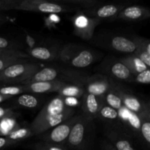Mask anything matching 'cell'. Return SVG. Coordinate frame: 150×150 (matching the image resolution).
Listing matches in <instances>:
<instances>
[{
	"instance_id": "obj_7",
	"label": "cell",
	"mask_w": 150,
	"mask_h": 150,
	"mask_svg": "<svg viewBox=\"0 0 150 150\" xmlns=\"http://www.w3.org/2000/svg\"><path fill=\"white\" fill-rule=\"evenodd\" d=\"M100 22L98 19L89 17L80 11L73 18L75 35L85 40H89Z\"/></svg>"
},
{
	"instance_id": "obj_22",
	"label": "cell",
	"mask_w": 150,
	"mask_h": 150,
	"mask_svg": "<svg viewBox=\"0 0 150 150\" xmlns=\"http://www.w3.org/2000/svg\"><path fill=\"white\" fill-rule=\"evenodd\" d=\"M110 72L114 77L120 80L130 81L133 79V76L125 64L120 62H114L110 67Z\"/></svg>"
},
{
	"instance_id": "obj_26",
	"label": "cell",
	"mask_w": 150,
	"mask_h": 150,
	"mask_svg": "<svg viewBox=\"0 0 150 150\" xmlns=\"http://www.w3.org/2000/svg\"><path fill=\"white\" fill-rule=\"evenodd\" d=\"M16 102L21 107L26 108H35L39 104L40 99L29 93H23L18 97Z\"/></svg>"
},
{
	"instance_id": "obj_33",
	"label": "cell",
	"mask_w": 150,
	"mask_h": 150,
	"mask_svg": "<svg viewBox=\"0 0 150 150\" xmlns=\"http://www.w3.org/2000/svg\"><path fill=\"white\" fill-rule=\"evenodd\" d=\"M134 80L138 83H142V84H149L150 83V70H144L142 73H139L138 75L135 76Z\"/></svg>"
},
{
	"instance_id": "obj_4",
	"label": "cell",
	"mask_w": 150,
	"mask_h": 150,
	"mask_svg": "<svg viewBox=\"0 0 150 150\" xmlns=\"http://www.w3.org/2000/svg\"><path fill=\"white\" fill-rule=\"evenodd\" d=\"M40 70L38 64L25 61L16 63L0 73V82L4 83H23Z\"/></svg>"
},
{
	"instance_id": "obj_5",
	"label": "cell",
	"mask_w": 150,
	"mask_h": 150,
	"mask_svg": "<svg viewBox=\"0 0 150 150\" xmlns=\"http://www.w3.org/2000/svg\"><path fill=\"white\" fill-rule=\"evenodd\" d=\"M14 10L57 14L69 12L71 8L66 4L46 0H16Z\"/></svg>"
},
{
	"instance_id": "obj_28",
	"label": "cell",
	"mask_w": 150,
	"mask_h": 150,
	"mask_svg": "<svg viewBox=\"0 0 150 150\" xmlns=\"http://www.w3.org/2000/svg\"><path fill=\"white\" fill-rule=\"evenodd\" d=\"M56 2L63 4H70V5H76L79 7H82L88 9H92L97 7V5L100 4L99 1L95 0H62V1H56Z\"/></svg>"
},
{
	"instance_id": "obj_36",
	"label": "cell",
	"mask_w": 150,
	"mask_h": 150,
	"mask_svg": "<svg viewBox=\"0 0 150 150\" xmlns=\"http://www.w3.org/2000/svg\"><path fill=\"white\" fill-rule=\"evenodd\" d=\"M16 144H17L9 140L6 137H0V150L5 149V148L9 147V146H15Z\"/></svg>"
},
{
	"instance_id": "obj_31",
	"label": "cell",
	"mask_w": 150,
	"mask_h": 150,
	"mask_svg": "<svg viewBox=\"0 0 150 150\" xmlns=\"http://www.w3.org/2000/svg\"><path fill=\"white\" fill-rule=\"evenodd\" d=\"M29 56L26 53L17 49H0V57H16L26 59Z\"/></svg>"
},
{
	"instance_id": "obj_1",
	"label": "cell",
	"mask_w": 150,
	"mask_h": 150,
	"mask_svg": "<svg viewBox=\"0 0 150 150\" xmlns=\"http://www.w3.org/2000/svg\"><path fill=\"white\" fill-rule=\"evenodd\" d=\"M73 108L67 106L61 96H56L40 110L30 126L34 136H40L75 116Z\"/></svg>"
},
{
	"instance_id": "obj_15",
	"label": "cell",
	"mask_w": 150,
	"mask_h": 150,
	"mask_svg": "<svg viewBox=\"0 0 150 150\" xmlns=\"http://www.w3.org/2000/svg\"><path fill=\"white\" fill-rule=\"evenodd\" d=\"M59 73L60 70L57 68L50 67H45L35 73L30 79L23 82L21 85L37 83V82H48L59 80L58 76L59 75Z\"/></svg>"
},
{
	"instance_id": "obj_24",
	"label": "cell",
	"mask_w": 150,
	"mask_h": 150,
	"mask_svg": "<svg viewBox=\"0 0 150 150\" xmlns=\"http://www.w3.org/2000/svg\"><path fill=\"white\" fill-rule=\"evenodd\" d=\"M150 111L149 106L139 115L140 119V133L148 145L150 143Z\"/></svg>"
},
{
	"instance_id": "obj_6",
	"label": "cell",
	"mask_w": 150,
	"mask_h": 150,
	"mask_svg": "<svg viewBox=\"0 0 150 150\" xmlns=\"http://www.w3.org/2000/svg\"><path fill=\"white\" fill-rule=\"evenodd\" d=\"M76 119L77 116H73L51 130L38 136V137L42 142L62 146V144H65Z\"/></svg>"
},
{
	"instance_id": "obj_16",
	"label": "cell",
	"mask_w": 150,
	"mask_h": 150,
	"mask_svg": "<svg viewBox=\"0 0 150 150\" xmlns=\"http://www.w3.org/2000/svg\"><path fill=\"white\" fill-rule=\"evenodd\" d=\"M111 46L115 51L125 54H133L136 50L133 40L121 36L114 37L111 40Z\"/></svg>"
},
{
	"instance_id": "obj_32",
	"label": "cell",
	"mask_w": 150,
	"mask_h": 150,
	"mask_svg": "<svg viewBox=\"0 0 150 150\" xmlns=\"http://www.w3.org/2000/svg\"><path fill=\"white\" fill-rule=\"evenodd\" d=\"M23 61H25V59L16 57H0V73L12 64Z\"/></svg>"
},
{
	"instance_id": "obj_10",
	"label": "cell",
	"mask_w": 150,
	"mask_h": 150,
	"mask_svg": "<svg viewBox=\"0 0 150 150\" xmlns=\"http://www.w3.org/2000/svg\"><path fill=\"white\" fill-rule=\"evenodd\" d=\"M123 9L122 4H106L100 7H95L92 9L81 10V12L89 17L98 19H108L117 18V15Z\"/></svg>"
},
{
	"instance_id": "obj_12",
	"label": "cell",
	"mask_w": 150,
	"mask_h": 150,
	"mask_svg": "<svg viewBox=\"0 0 150 150\" xmlns=\"http://www.w3.org/2000/svg\"><path fill=\"white\" fill-rule=\"evenodd\" d=\"M150 16V12L147 8L138 5L130 6L122 9L117 15V18L121 20L130 21H142L148 18Z\"/></svg>"
},
{
	"instance_id": "obj_27",
	"label": "cell",
	"mask_w": 150,
	"mask_h": 150,
	"mask_svg": "<svg viewBox=\"0 0 150 150\" xmlns=\"http://www.w3.org/2000/svg\"><path fill=\"white\" fill-rule=\"evenodd\" d=\"M97 117L108 121H115L120 118L118 111L107 105L105 103L101 106Z\"/></svg>"
},
{
	"instance_id": "obj_34",
	"label": "cell",
	"mask_w": 150,
	"mask_h": 150,
	"mask_svg": "<svg viewBox=\"0 0 150 150\" xmlns=\"http://www.w3.org/2000/svg\"><path fill=\"white\" fill-rule=\"evenodd\" d=\"M16 0H0V12L14 10Z\"/></svg>"
},
{
	"instance_id": "obj_13",
	"label": "cell",
	"mask_w": 150,
	"mask_h": 150,
	"mask_svg": "<svg viewBox=\"0 0 150 150\" xmlns=\"http://www.w3.org/2000/svg\"><path fill=\"white\" fill-rule=\"evenodd\" d=\"M114 87L120 94L125 108H127L128 111H131L133 114L138 116L140 115L148 107V105H144L134 95L127 93L125 90H122L120 87H117L116 86H114Z\"/></svg>"
},
{
	"instance_id": "obj_17",
	"label": "cell",
	"mask_w": 150,
	"mask_h": 150,
	"mask_svg": "<svg viewBox=\"0 0 150 150\" xmlns=\"http://www.w3.org/2000/svg\"><path fill=\"white\" fill-rule=\"evenodd\" d=\"M106 136L117 150H136L128 139L114 130H108Z\"/></svg>"
},
{
	"instance_id": "obj_23",
	"label": "cell",
	"mask_w": 150,
	"mask_h": 150,
	"mask_svg": "<svg viewBox=\"0 0 150 150\" xmlns=\"http://www.w3.org/2000/svg\"><path fill=\"white\" fill-rule=\"evenodd\" d=\"M21 127L14 114L0 120V136L6 137L15 130Z\"/></svg>"
},
{
	"instance_id": "obj_19",
	"label": "cell",
	"mask_w": 150,
	"mask_h": 150,
	"mask_svg": "<svg viewBox=\"0 0 150 150\" xmlns=\"http://www.w3.org/2000/svg\"><path fill=\"white\" fill-rule=\"evenodd\" d=\"M26 54L33 58L42 61H50L58 57V53L46 47L37 46L30 48Z\"/></svg>"
},
{
	"instance_id": "obj_18",
	"label": "cell",
	"mask_w": 150,
	"mask_h": 150,
	"mask_svg": "<svg viewBox=\"0 0 150 150\" xmlns=\"http://www.w3.org/2000/svg\"><path fill=\"white\" fill-rule=\"evenodd\" d=\"M120 62L128 68V70H130L133 76H136L139 73H142L147 69H149V67H146L144 63L142 62L138 57H136L133 54L121 58L120 59Z\"/></svg>"
},
{
	"instance_id": "obj_2",
	"label": "cell",
	"mask_w": 150,
	"mask_h": 150,
	"mask_svg": "<svg viewBox=\"0 0 150 150\" xmlns=\"http://www.w3.org/2000/svg\"><path fill=\"white\" fill-rule=\"evenodd\" d=\"M93 120L83 114L77 116L65 144L70 149L86 150L92 139Z\"/></svg>"
},
{
	"instance_id": "obj_11",
	"label": "cell",
	"mask_w": 150,
	"mask_h": 150,
	"mask_svg": "<svg viewBox=\"0 0 150 150\" xmlns=\"http://www.w3.org/2000/svg\"><path fill=\"white\" fill-rule=\"evenodd\" d=\"M67 83L63 80H55L48 82H37V83L24 84L25 93L32 94H46L57 92L64 85Z\"/></svg>"
},
{
	"instance_id": "obj_9",
	"label": "cell",
	"mask_w": 150,
	"mask_h": 150,
	"mask_svg": "<svg viewBox=\"0 0 150 150\" xmlns=\"http://www.w3.org/2000/svg\"><path fill=\"white\" fill-rule=\"evenodd\" d=\"M81 98V104L83 114L93 120L97 117L99 110L104 103V99L86 92V91Z\"/></svg>"
},
{
	"instance_id": "obj_30",
	"label": "cell",
	"mask_w": 150,
	"mask_h": 150,
	"mask_svg": "<svg viewBox=\"0 0 150 150\" xmlns=\"http://www.w3.org/2000/svg\"><path fill=\"white\" fill-rule=\"evenodd\" d=\"M26 147L32 150H67L63 146L47 143L42 141L28 145Z\"/></svg>"
},
{
	"instance_id": "obj_14",
	"label": "cell",
	"mask_w": 150,
	"mask_h": 150,
	"mask_svg": "<svg viewBox=\"0 0 150 150\" xmlns=\"http://www.w3.org/2000/svg\"><path fill=\"white\" fill-rule=\"evenodd\" d=\"M136 45L133 55L144 63L147 67H150V42L146 38L136 37L133 40Z\"/></svg>"
},
{
	"instance_id": "obj_39",
	"label": "cell",
	"mask_w": 150,
	"mask_h": 150,
	"mask_svg": "<svg viewBox=\"0 0 150 150\" xmlns=\"http://www.w3.org/2000/svg\"><path fill=\"white\" fill-rule=\"evenodd\" d=\"M102 148L103 150H117L111 143L108 142H105L103 144Z\"/></svg>"
},
{
	"instance_id": "obj_40",
	"label": "cell",
	"mask_w": 150,
	"mask_h": 150,
	"mask_svg": "<svg viewBox=\"0 0 150 150\" xmlns=\"http://www.w3.org/2000/svg\"><path fill=\"white\" fill-rule=\"evenodd\" d=\"M7 21V16H5L4 14H1V13H0V26L4 24Z\"/></svg>"
},
{
	"instance_id": "obj_29",
	"label": "cell",
	"mask_w": 150,
	"mask_h": 150,
	"mask_svg": "<svg viewBox=\"0 0 150 150\" xmlns=\"http://www.w3.org/2000/svg\"><path fill=\"white\" fill-rule=\"evenodd\" d=\"M25 93L23 85H15V86H2L0 87V95L12 98L21 94Z\"/></svg>"
},
{
	"instance_id": "obj_3",
	"label": "cell",
	"mask_w": 150,
	"mask_h": 150,
	"mask_svg": "<svg viewBox=\"0 0 150 150\" xmlns=\"http://www.w3.org/2000/svg\"><path fill=\"white\" fill-rule=\"evenodd\" d=\"M58 58L67 65L76 68L88 67L96 60L93 51L73 44L63 47L58 53Z\"/></svg>"
},
{
	"instance_id": "obj_8",
	"label": "cell",
	"mask_w": 150,
	"mask_h": 150,
	"mask_svg": "<svg viewBox=\"0 0 150 150\" xmlns=\"http://www.w3.org/2000/svg\"><path fill=\"white\" fill-rule=\"evenodd\" d=\"M111 86V83L108 79L100 75L86 77L83 81V87L86 92L102 98H104Z\"/></svg>"
},
{
	"instance_id": "obj_21",
	"label": "cell",
	"mask_w": 150,
	"mask_h": 150,
	"mask_svg": "<svg viewBox=\"0 0 150 150\" xmlns=\"http://www.w3.org/2000/svg\"><path fill=\"white\" fill-rule=\"evenodd\" d=\"M103 99L104 103L107 105L117 110V111H120L124 107L121 98L120 96V94L118 93L117 89L114 87V85L112 83H111V88L106 92Z\"/></svg>"
},
{
	"instance_id": "obj_20",
	"label": "cell",
	"mask_w": 150,
	"mask_h": 150,
	"mask_svg": "<svg viewBox=\"0 0 150 150\" xmlns=\"http://www.w3.org/2000/svg\"><path fill=\"white\" fill-rule=\"evenodd\" d=\"M57 92L59 96L62 98H73L79 99L82 98L85 92V89L83 86L80 85L68 83L60 88Z\"/></svg>"
},
{
	"instance_id": "obj_37",
	"label": "cell",
	"mask_w": 150,
	"mask_h": 150,
	"mask_svg": "<svg viewBox=\"0 0 150 150\" xmlns=\"http://www.w3.org/2000/svg\"><path fill=\"white\" fill-rule=\"evenodd\" d=\"M64 102L67 106L70 108H73V106H77L79 104V101L77 98H63Z\"/></svg>"
},
{
	"instance_id": "obj_38",
	"label": "cell",
	"mask_w": 150,
	"mask_h": 150,
	"mask_svg": "<svg viewBox=\"0 0 150 150\" xmlns=\"http://www.w3.org/2000/svg\"><path fill=\"white\" fill-rule=\"evenodd\" d=\"M13 114V111L10 108H4L0 107V120L6 117Z\"/></svg>"
},
{
	"instance_id": "obj_41",
	"label": "cell",
	"mask_w": 150,
	"mask_h": 150,
	"mask_svg": "<svg viewBox=\"0 0 150 150\" xmlns=\"http://www.w3.org/2000/svg\"><path fill=\"white\" fill-rule=\"evenodd\" d=\"M10 97H7V96H3V95H0V103L2 102H4V101H6L7 100H10Z\"/></svg>"
},
{
	"instance_id": "obj_25",
	"label": "cell",
	"mask_w": 150,
	"mask_h": 150,
	"mask_svg": "<svg viewBox=\"0 0 150 150\" xmlns=\"http://www.w3.org/2000/svg\"><path fill=\"white\" fill-rule=\"evenodd\" d=\"M32 136H34V134L30 127H19L18 128L10 133L8 136H6V138L18 144L20 142L32 137Z\"/></svg>"
},
{
	"instance_id": "obj_35",
	"label": "cell",
	"mask_w": 150,
	"mask_h": 150,
	"mask_svg": "<svg viewBox=\"0 0 150 150\" xmlns=\"http://www.w3.org/2000/svg\"><path fill=\"white\" fill-rule=\"evenodd\" d=\"M0 49H16V48L11 41L0 37Z\"/></svg>"
}]
</instances>
